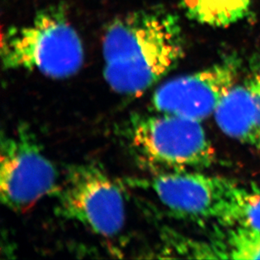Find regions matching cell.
<instances>
[{"label":"cell","instance_id":"obj_1","mask_svg":"<svg viewBox=\"0 0 260 260\" xmlns=\"http://www.w3.org/2000/svg\"><path fill=\"white\" fill-rule=\"evenodd\" d=\"M184 53L174 14L161 7L128 12L112 20L104 34V78L116 93L140 95L174 69Z\"/></svg>","mask_w":260,"mask_h":260},{"label":"cell","instance_id":"obj_2","mask_svg":"<svg viewBox=\"0 0 260 260\" xmlns=\"http://www.w3.org/2000/svg\"><path fill=\"white\" fill-rule=\"evenodd\" d=\"M1 60L7 70L38 72L52 79H66L84 61L81 37L61 6H51L27 23L3 31Z\"/></svg>","mask_w":260,"mask_h":260},{"label":"cell","instance_id":"obj_3","mask_svg":"<svg viewBox=\"0 0 260 260\" xmlns=\"http://www.w3.org/2000/svg\"><path fill=\"white\" fill-rule=\"evenodd\" d=\"M126 133L137 153L156 167L185 170L209 167L215 159L198 120L157 112L132 118Z\"/></svg>","mask_w":260,"mask_h":260},{"label":"cell","instance_id":"obj_4","mask_svg":"<svg viewBox=\"0 0 260 260\" xmlns=\"http://www.w3.org/2000/svg\"><path fill=\"white\" fill-rule=\"evenodd\" d=\"M59 216L84 225L99 235H117L125 224V203L120 188L95 165L71 167L56 192Z\"/></svg>","mask_w":260,"mask_h":260},{"label":"cell","instance_id":"obj_5","mask_svg":"<svg viewBox=\"0 0 260 260\" xmlns=\"http://www.w3.org/2000/svg\"><path fill=\"white\" fill-rule=\"evenodd\" d=\"M57 172L27 128L1 140L0 199L12 211H27L58 190Z\"/></svg>","mask_w":260,"mask_h":260},{"label":"cell","instance_id":"obj_6","mask_svg":"<svg viewBox=\"0 0 260 260\" xmlns=\"http://www.w3.org/2000/svg\"><path fill=\"white\" fill-rule=\"evenodd\" d=\"M161 203L175 216L216 219L226 224L244 188L222 177L174 170L150 182Z\"/></svg>","mask_w":260,"mask_h":260},{"label":"cell","instance_id":"obj_7","mask_svg":"<svg viewBox=\"0 0 260 260\" xmlns=\"http://www.w3.org/2000/svg\"><path fill=\"white\" fill-rule=\"evenodd\" d=\"M240 65L237 57H226L201 71L171 79L155 91L152 109L157 113L202 121L214 114L237 84Z\"/></svg>","mask_w":260,"mask_h":260},{"label":"cell","instance_id":"obj_8","mask_svg":"<svg viewBox=\"0 0 260 260\" xmlns=\"http://www.w3.org/2000/svg\"><path fill=\"white\" fill-rule=\"evenodd\" d=\"M214 116L219 127L226 135L247 143L257 142L259 129L255 105L244 82L236 84L230 89Z\"/></svg>","mask_w":260,"mask_h":260},{"label":"cell","instance_id":"obj_9","mask_svg":"<svg viewBox=\"0 0 260 260\" xmlns=\"http://www.w3.org/2000/svg\"><path fill=\"white\" fill-rule=\"evenodd\" d=\"M252 0H182L185 15L201 25L229 27L250 12Z\"/></svg>","mask_w":260,"mask_h":260},{"label":"cell","instance_id":"obj_10","mask_svg":"<svg viewBox=\"0 0 260 260\" xmlns=\"http://www.w3.org/2000/svg\"><path fill=\"white\" fill-rule=\"evenodd\" d=\"M225 258L260 259V230L236 226L228 238Z\"/></svg>","mask_w":260,"mask_h":260},{"label":"cell","instance_id":"obj_11","mask_svg":"<svg viewBox=\"0 0 260 260\" xmlns=\"http://www.w3.org/2000/svg\"><path fill=\"white\" fill-rule=\"evenodd\" d=\"M228 225L260 230V194L243 189L229 217Z\"/></svg>","mask_w":260,"mask_h":260},{"label":"cell","instance_id":"obj_12","mask_svg":"<svg viewBox=\"0 0 260 260\" xmlns=\"http://www.w3.org/2000/svg\"><path fill=\"white\" fill-rule=\"evenodd\" d=\"M246 85L250 91L251 95L253 97V102L255 105L257 112V121L260 132V68L251 73L245 80Z\"/></svg>","mask_w":260,"mask_h":260},{"label":"cell","instance_id":"obj_13","mask_svg":"<svg viewBox=\"0 0 260 260\" xmlns=\"http://www.w3.org/2000/svg\"><path fill=\"white\" fill-rule=\"evenodd\" d=\"M256 144L258 145V147L260 148V132L258 133V138H257V142H256Z\"/></svg>","mask_w":260,"mask_h":260}]
</instances>
